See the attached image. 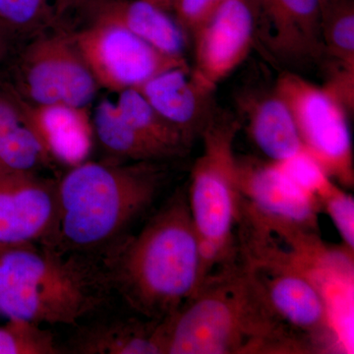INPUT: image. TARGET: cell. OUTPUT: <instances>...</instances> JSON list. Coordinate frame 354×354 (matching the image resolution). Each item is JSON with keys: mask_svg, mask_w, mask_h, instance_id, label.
Returning a JSON list of instances; mask_svg holds the SVG:
<instances>
[{"mask_svg": "<svg viewBox=\"0 0 354 354\" xmlns=\"http://www.w3.org/2000/svg\"><path fill=\"white\" fill-rule=\"evenodd\" d=\"M160 327L164 354L305 353L270 313L246 266L234 261L209 274Z\"/></svg>", "mask_w": 354, "mask_h": 354, "instance_id": "cell-1", "label": "cell"}, {"mask_svg": "<svg viewBox=\"0 0 354 354\" xmlns=\"http://www.w3.org/2000/svg\"><path fill=\"white\" fill-rule=\"evenodd\" d=\"M113 274L128 304L157 322L197 292L207 270L186 193L176 192L123 246Z\"/></svg>", "mask_w": 354, "mask_h": 354, "instance_id": "cell-2", "label": "cell"}, {"mask_svg": "<svg viewBox=\"0 0 354 354\" xmlns=\"http://www.w3.org/2000/svg\"><path fill=\"white\" fill-rule=\"evenodd\" d=\"M164 178L158 162L71 167L57 185L53 246L85 250L113 241L153 204Z\"/></svg>", "mask_w": 354, "mask_h": 354, "instance_id": "cell-3", "label": "cell"}, {"mask_svg": "<svg viewBox=\"0 0 354 354\" xmlns=\"http://www.w3.org/2000/svg\"><path fill=\"white\" fill-rule=\"evenodd\" d=\"M104 281L57 248L0 247V314L44 324H74L99 306Z\"/></svg>", "mask_w": 354, "mask_h": 354, "instance_id": "cell-4", "label": "cell"}, {"mask_svg": "<svg viewBox=\"0 0 354 354\" xmlns=\"http://www.w3.org/2000/svg\"><path fill=\"white\" fill-rule=\"evenodd\" d=\"M241 121L215 109L201 133L203 152L191 171L187 202L201 242L207 277L235 258L241 212L234 141Z\"/></svg>", "mask_w": 354, "mask_h": 354, "instance_id": "cell-5", "label": "cell"}, {"mask_svg": "<svg viewBox=\"0 0 354 354\" xmlns=\"http://www.w3.org/2000/svg\"><path fill=\"white\" fill-rule=\"evenodd\" d=\"M274 88L292 114L304 150L335 183L353 188V139L348 111L341 102L323 86L292 71L283 72Z\"/></svg>", "mask_w": 354, "mask_h": 354, "instance_id": "cell-6", "label": "cell"}, {"mask_svg": "<svg viewBox=\"0 0 354 354\" xmlns=\"http://www.w3.org/2000/svg\"><path fill=\"white\" fill-rule=\"evenodd\" d=\"M7 84L31 104L78 108H88L100 88L73 36L64 31L32 38L16 62L13 83Z\"/></svg>", "mask_w": 354, "mask_h": 354, "instance_id": "cell-7", "label": "cell"}, {"mask_svg": "<svg viewBox=\"0 0 354 354\" xmlns=\"http://www.w3.org/2000/svg\"><path fill=\"white\" fill-rule=\"evenodd\" d=\"M270 313L307 353L342 351L327 298L314 274L297 268L243 262Z\"/></svg>", "mask_w": 354, "mask_h": 354, "instance_id": "cell-8", "label": "cell"}, {"mask_svg": "<svg viewBox=\"0 0 354 354\" xmlns=\"http://www.w3.org/2000/svg\"><path fill=\"white\" fill-rule=\"evenodd\" d=\"M72 36L99 87L118 94L167 70L188 66L185 58L162 53L109 21L91 20Z\"/></svg>", "mask_w": 354, "mask_h": 354, "instance_id": "cell-9", "label": "cell"}, {"mask_svg": "<svg viewBox=\"0 0 354 354\" xmlns=\"http://www.w3.org/2000/svg\"><path fill=\"white\" fill-rule=\"evenodd\" d=\"M255 41L279 64L290 66L327 57L320 31L321 0H247Z\"/></svg>", "mask_w": 354, "mask_h": 354, "instance_id": "cell-10", "label": "cell"}, {"mask_svg": "<svg viewBox=\"0 0 354 354\" xmlns=\"http://www.w3.org/2000/svg\"><path fill=\"white\" fill-rule=\"evenodd\" d=\"M57 185L36 171L0 165V246L53 241L57 221Z\"/></svg>", "mask_w": 354, "mask_h": 354, "instance_id": "cell-11", "label": "cell"}, {"mask_svg": "<svg viewBox=\"0 0 354 354\" xmlns=\"http://www.w3.org/2000/svg\"><path fill=\"white\" fill-rule=\"evenodd\" d=\"M193 77L215 92L248 57L254 44L252 10L247 0H227L193 32Z\"/></svg>", "mask_w": 354, "mask_h": 354, "instance_id": "cell-12", "label": "cell"}, {"mask_svg": "<svg viewBox=\"0 0 354 354\" xmlns=\"http://www.w3.org/2000/svg\"><path fill=\"white\" fill-rule=\"evenodd\" d=\"M237 174L241 204L246 208L269 220L317 232L320 203L278 162L237 158Z\"/></svg>", "mask_w": 354, "mask_h": 354, "instance_id": "cell-13", "label": "cell"}, {"mask_svg": "<svg viewBox=\"0 0 354 354\" xmlns=\"http://www.w3.org/2000/svg\"><path fill=\"white\" fill-rule=\"evenodd\" d=\"M4 84L51 162L73 167L87 160L95 137L92 114L88 108L31 104Z\"/></svg>", "mask_w": 354, "mask_h": 354, "instance_id": "cell-14", "label": "cell"}, {"mask_svg": "<svg viewBox=\"0 0 354 354\" xmlns=\"http://www.w3.org/2000/svg\"><path fill=\"white\" fill-rule=\"evenodd\" d=\"M136 90L191 144L201 136L215 111L212 106L214 92L198 82L189 65L162 72Z\"/></svg>", "mask_w": 354, "mask_h": 354, "instance_id": "cell-15", "label": "cell"}, {"mask_svg": "<svg viewBox=\"0 0 354 354\" xmlns=\"http://www.w3.org/2000/svg\"><path fill=\"white\" fill-rule=\"evenodd\" d=\"M91 20L115 23L153 48L184 57L186 32L169 12L147 0H86Z\"/></svg>", "mask_w": 354, "mask_h": 354, "instance_id": "cell-16", "label": "cell"}, {"mask_svg": "<svg viewBox=\"0 0 354 354\" xmlns=\"http://www.w3.org/2000/svg\"><path fill=\"white\" fill-rule=\"evenodd\" d=\"M247 131L269 160L283 162L304 150L292 114L274 88L239 100Z\"/></svg>", "mask_w": 354, "mask_h": 354, "instance_id": "cell-17", "label": "cell"}, {"mask_svg": "<svg viewBox=\"0 0 354 354\" xmlns=\"http://www.w3.org/2000/svg\"><path fill=\"white\" fill-rule=\"evenodd\" d=\"M51 164L9 88L0 83V165L36 171Z\"/></svg>", "mask_w": 354, "mask_h": 354, "instance_id": "cell-18", "label": "cell"}, {"mask_svg": "<svg viewBox=\"0 0 354 354\" xmlns=\"http://www.w3.org/2000/svg\"><path fill=\"white\" fill-rule=\"evenodd\" d=\"M92 120L95 136L115 157L131 162H160L172 158L164 148L133 127L115 102L102 100L95 106Z\"/></svg>", "mask_w": 354, "mask_h": 354, "instance_id": "cell-19", "label": "cell"}, {"mask_svg": "<svg viewBox=\"0 0 354 354\" xmlns=\"http://www.w3.org/2000/svg\"><path fill=\"white\" fill-rule=\"evenodd\" d=\"M73 349L87 354H164L160 322L152 326L137 323L99 326L81 335Z\"/></svg>", "mask_w": 354, "mask_h": 354, "instance_id": "cell-20", "label": "cell"}, {"mask_svg": "<svg viewBox=\"0 0 354 354\" xmlns=\"http://www.w3.org/2000/svg\"><path fill=\"white\" fill-rule=\"evenodd\" d=\"M86 0H0V35L35 38L51 28Z\"/></svg>", "mask_w": 354, "mask_h": 354, "instance_id": "cell-21", "label": "cell"}, {"mask_svg": "<svg viewBox=\"0 0 354 354\" xmlns=\"http://www.w3.org/2000/svg\"><path fill=\"white\" fill-rule=\"evenodd\" d=\"M115 104L120 113L140 133L164 148L174 157L188 152L192 144L178 128L162 118L136 88L118 94Z\"/></svg>", "mask_w": 354, "mask_h": 354, "instance_id": "cell-22", "label": "cell"}, {"mask_svg": "<svg viewBox=\"0 0 354 354\" xmlns=\"http://www.w3.org/2000/svg\"><path fill=\"white\" fill-rule=\"evenodd\" d=\"M320 31L327 57L354 68V8L351 0H321Z\"/></svg>", "mask_w": 354, "mask_h": 354, "instance_id": "cell-23", "label": "cell"}, {"mask_svg": "<svg viewBox=\"0 0 354 354\" xmlns=\"http://www.w3.org/2000/svg\"><path fill=\"white\" fill-rule=\"evenodd\" d=\"M57 353L60 351L53 335L38 324L8 319V322L0 327V354Z\"/></svg>", "mask_w": 354, "mask_h": 354, "instance_id": "cell-24", "label": "cell"}, {"mask_svg": "<svg viewBox=\"0 0 354 354\" xmlns=\"http://www.w3.org/2000/svg\"><path fill=\"white\" fill-rule=\"evenodd\" d=\"M321 209L330 216L346 251L353 254L354 250V199L349 193L342 189L337 183L330 184L329 187L318 197Z\"/></svg>", "mask_w": 354, "mask_h": 354, "instance_id": "cell-25", "label": "cell"}, {"mask_svg": "<svg viewBox=\"0 0 354 354\" xmlns=\"http://www.w3.org/2000/svg\"><path fill=\"white\" fill-rule=\"evenodd\" d=\"M278 164L297 185L315 195L317 199L334 183L322 165L304 149Z\"/></svg>", "mask_w": 354, "mask_h": 354, "instance_id": "cell-26", "label": "cell"}, {"mask_svg": "<svg viewBox=\"0 0 354 354\" xmlns=\"http://www.w3.org/2000/svg\"><path fill=\"white\" fill-rule=\"evenodd\" d=\"M227 0H176L171 12L186 35H192Z\"/></svg>", "mask_w": 354, "mask_h": 354, "instance_id": "cell-27", "label": "cell"}, {"mask_svg": "<svg viewBox=\"0 0 354 354\" xmlns=\"http://www.w3.org/2000/svg\"><path fill=\"white\" fill-rule=\"evenodd\" d=\"M337 65L339 67L332 70L330 78L323 87L334 95L346 111H353L354 68Z\"/></svg>", "mask_w": 354, "mask_h": 354, "instance_id": "cell-28", "label": "cell"}, {"mask_svg": "<svg viewBox=\"0 0 354 354\" xmlns=\"http://www.w3.org/2000/svg\"><path fill=\"white\" fill-rule=\"evenodd\" d=\"M147 1L155 4V6L164 9V10L167 11V12H171L176 0H147Z\"/></svg>", "mask_w": 354, "mask_h": 354, "instance_id": "cell-29", "label": "cell"}, {"mask_svg": "<svg viewBox=\"0 0 354 354\" xmlns=\"http://www.w3.org/2000/svg\"><path fill=\"white\" fill-rule=\"evenodd\" d=\"M337 327H339V323H337ZM339 335H341V333H339ZM341 337H342V335H341ZM342 342H344V341H342ZM346 351H348V349H346Z\"/></svg>", "mask_w": 354, "mask_h": 354, "instance_id": "cell-30", "label": "cell"}, {"mask_svg": "<svg viewBox=\"0 0 354 354\" xmlns=\"http://www.w3.org/2000/svg\"><path fill=\"white\" fill-rule=\"evenodd\" d=\"M0 247H3V246H0Z\"/></svg>", "mask_w": 354, "mask_h": 354, "instance_id": "cell-31", "label": "cell"}]
</instances>
